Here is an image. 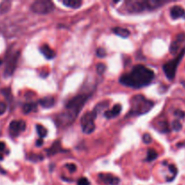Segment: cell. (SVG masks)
Returning <instances> with one entry per match:
<instances>
[{
  "label": "cell",
  "instance_id": "cell-1",
  "mask_svg": "<svg viewBox=\"0 0 185 185\" xmlns=\"http://www.w3.org/2000/svg\"><path fill=\"white\" fill-rule=\"evenodd\" d=\"M154 79V73L152 69L142 64H138L134 66L130 72L123 74L119 78V82L129 88L141 89L150 84Z\"/></svg>",
  "mask_w": 185,
  "mask_h": 185
},
{
  "label": "cell",
  "instance_id": "cell-2",
  "mask_svg": "<svg viewBox=\"0 0 185 185\" xmlns=\"http://www.w3.org/2000/svg\"><path fill=\"white\" fill-rule=\"evenodd\" d=\"M91 94H80L69 100L65 105V109L57 116L58 125L62 126H67L74 122L77 116L81 111L82 108L90 98Z\"/></svg>",
  "mask_w": 185,
  "mask_h": 185
},
{
  "label": "cell",
  "instance_id": "cell-3",
  "mask_svg": "<svg viewBox=\"0 0 185 185\" xmlns=\"http://www.w3.org/2000/svg\"><path fill=\"white\" fill-rule=\"evenodd\" d=\"M165 3L162 0H129L125 3V9L131 14L142 13L161 8Z\"/></svg>",
  "mask_w": 185,
  "mask_h": 185
},
{
  "label": "cell",
  "instance_id": "cell-4",
  "mask_svg": "<svg viewBox=\"0 0 185 185\" xmlns=\"http://www.w3.org/2000/svg\"><path fill=\"white\" fill-rule=\"evenodd\" d=\"M154 106V101L147 100L143 95H136L130 100V110L127 116H141L146 114Z\"/></svg>",
  "mask_w": 185,
  "mask_h": 185
},
{
  "label": "cell",
  "instance_id": "cell-5",
  "mask_svg": "<svg viewBox=\"0 0 185 185\" xmlns=\"http://www.w3.org/2000/svg\"><path fill=\"white\" fill-rule=\"evenodd\" d=\"M185 54V46L180 51V54H178L177 57L171 60L169 62H165L162 65V69L163 72L165 74V76L167 77L168 80H173V79L175 78V74H176V70H177L178 65L181 62L182 57L184 56Z\"/></svg>",
  "mask_w": 185,
  "mask_h": 185
},
{
  "label": "cell",
  "instance_id": "cell-6",
  "mask_svg": "<svg viewBox=\"0 0 185 185\" xmlns=\"http://www.w3.org/2000/svg\"><path fill=\"white\" fill-rule=\"evenodd\" d=\"M98 113L93 109L91 111L86 112L80 118V126L84 134L90 135L95 130V119L97 118Z\"/></svg>",
  "mask_w": 185,
  "mask_h": 185
},
{
  "label": "cell",
  "instance_id": "cell-7",
  "mask_svg": "<svg viewBox=\"0 0 185 185\" xmlns=\"http://www.w3.org/2000/svg\"><path fill=\"white\" fill-rule=\"evenodd\" d=\"M54 4L50 0H37L31 6V10L39 15H47L54 10Z\"/></svg>",
  "mask_w": 185,
  "mask_h": 185
},
{
  "label": "cell",
  "instance_id": "cell-8",
  "mask_svg": "<svg viewBox=\"0 0 185 185\" xmlns=\"http://www.w3.org/2000/svg\"><path fill=\"white\" fill-rule=\"evenodd\" d=\"M19 56H20V52L16 51L8 58L7 66H6V69H5V76L6 77H9L14 73V71L16 68V65H17Z\"/></svg>",
  "mask_w": 185,
  "mask_h": 185
},
{
  "label": "cell",
  "instance_id": "cell-9",
  "mask_svg": "<svg viewBox=\"0 0 185 185\" xmlns=\"http://www.w3.org/2000/svg\"><path fill=\"white\" fill-rule=\"evenodd\" d=\"M26 125L23 120H13L9 125V134L12 137L18 136L21 132L25 130Z\"/></svg>",
  "mask_w": 185,
  "mask_h": 185
},
{
  "label": "cell",
  "instance_id": "cell-10",
  "mask_svg": "<svg viewBox=\"0 0 185 185\" xmlns=\"http://www.w3.org/2000/svg\"><path fill=\"white\" fill-rule=\"evenodd\" d=\"M99 179L100 182L107 185H118L120 183V179L111 173L101 172L99 174Z\"/></svg>",
  "mask_w": 185,
  "mask_h": 185
},
{
  "label": "cell",
  "instance_id": "cell-11",
  "mask_svg": "<svg viewBox=\"0 0 185 185\" xmlns=\"http://www.w3.org/2000/svg\"><path fill=\"white\" fill-rule=\"evenodd\" d=\"M184 42L185 33H179L177 36H176V38L172 42V44H171V45H170V53L172 54H173V55L177 54L178 52H179V50H180L181 45H182Z\"/></svg>",
  "mask_w": 185,
  "mask_h": 185
},
{
  "label": "cell",
  "instance_id": "cell-12",
  "mask_svg": "<svg viewBox=\"0 0 185 185\" xmlns=\"http://www.w3.org/2000/svg\"><path fill=\"white\" fill-rule=\"evenodd\" d=\"M170 15L172 19H178V18H185V10L180 6H174L171 8Z\"/></svg>",
  "mask_w": 185,
  "mask_h": 185
},
{
  "label": "cell",
  "instance_id": "cell-13",
  "mask_svg": "<svg viewBox=\"0 0 185 185\" xmlns=\"http://www.w3.org/2000/svg\"><path fill=\"white\" fill-rule=\"evenodd\" d=\"M121 110H122L121 105H120V104H116V105L112 108V109L107 110V111L104 112V116H105L106 118H108V119H111V118H113V117H115V116H118V115L120 114Z\"/></svg>",
  "mask_w": 185,
  "mask_h": 185
},
{
  "label": "cell",
  "instance_id": "cell-14",
  "mask_svg": "<svg viewBox=\"0 0 185 185\" xmlns=\"http://www.w3.org/2000/svg\"><path fill=\"white\" fill-rule=\"evenodd\" d=\"M63 152H65V150L62 148L60 141L54 142V145H53L52 146L50 147V148H48V149H46V153L49 156L54 155V154H58V153H63Z\"/></svg>",
  "mask_w": 185,
  "mask_h": 185
},
{
  "label": "cell",
  "instance_id": "cell-15",
  "mask_svg": "<svg viewBox=\"0 0 185 185\" xmlns=\"http://www.w3.org/2000/svg\"><path fill=\"white\" fill-rule=\"evenodd\" d=\"M40 52L42 53V54L46 58L47 60L54 59L55 55H56L54 50L52 48H50L47 44H44L43 46L40 47Z\"/></svg>",
  "mask_w": 185,
  "mask_h": 185
},
{
  "label": "cell",
  "instance_id": "cell-16",
  "mask_svg": "<svg viewBox=\"0 0 185 185\" xmlns=\"http://www.w3.org/2000/svg\"><path fill=\"white\" fill-rule=\"evenodd\" d=\"M39 104L44 108H50L54 107L55 104V100L54 97L48 96V97H44L43 99H41L39 100Z\"/></svg>",
  "mask_w": 185,
  "mask_h": 185
},
{
  "label": "cell",
  "instance_id": "cell-17",
  "mask_svg": "<svg viewBox=\"0 0 185 185\" xmlns=\"http://www.w3.org/2000/svg\"><path fill=\"white\" fill-rule=\"evenodd\" d=\"M112 31L114 33H116V35L123 37V38H127L130 35V31L126 28H122V27H115L112 29Z\"/></svg>",
  "mask_w": 185,
  "mask_h": 185
},
{
  "label": "cell",
  "instance_id": "cell-18",
  "mask_svg": "<svg viewBox=\"0 0 185 185\" xmlns=\"http://www.w3.org/2000/svg\"><path fill=\"white\" fill-rule=\"evenodd\" d=\"M63 5L68 7V8H79L81 5H82V1L80 0H64L63 2Z\"/></svg>",
  "mask_w": 185,
  "mask_h": 185
},
{
  "label": "cell",
  "instance_id": "cell-19",
  "mask_svg": "<svg viewBox=\"0 0 185 185\" xmlns=\"http://www.w3.org/2000/svg\"><path fill=\"white\" fill-rule=\"evenodd\" d=\"M37 108V105L33 102H29V103H25L23 106V112L24 114H29L33 111H35Z\"/></svg>",
  "mask_w": 185,
  "mask_h": 185
},
{
  "label": "cell",
  "instance_id": "cell-20",
  "mask_svg": "<svg viewBox=\"0 0 185 185\" xmlns=\"http://www.w3.org/2000/svg\"><path fill=\"white\" fill-rule=\"evenodd\" d=\"M157 157H158V154L155 152V150H154V149H148L146 158V162H153Z\"/></svg>",
  "mask_w": 185,
  "mask_h": 185
},
{
  "label": "cell",
  "instance_id": "cell-21",
  "mask_svg": "<svg viewBox=\"0 0 185 185\" xmlns=\"http://www.w3.org/2000/svg\"><path fill=\"white\" fill-rule=\"evenodd\" d=\"M35 128H36V131H37V134H38V136H40V138L43 139L46 136L47 129L44 127V126H43L42 125H39V124H37V125L35 126Z\"/></svg>",
  "mask_w": 185,
  "mask_h": 185
},
{
  "label": "cell",
  "instance_id": "cell-22",
  "mask_svg": "<svg viewBox=\"0 0 185 185\" xmlns=\"http://www.w3.org/2000/svg\"><path fill=\"white\" fill-rule=\"evenodd\" d=\"M108 105H109V103H108V101H102L100 103H99L95 108H94V110L97 112V113H100V112H102L103 110H106L107 111V109L108 108Z\"/></svg>",
  "mask_w": 185,
  "mask_h": 185
},
{
  "label": "cell",
  "instance_id": "cell-23",
  "mask_svg": "<svg viewBox=\"0 0 185 185\" xmlns=\"http://www.w3.org/2000/svg\"><path fill=\"white\" fill-rule=\"evenodd\" d=\"M10 6H11V2H9V1L2 2L0 4V13L4 14V13L8 12V10L10 9Z\"/></svg>",
  "mask_w": 185,
  "mask_h": 185
},
{
  "label": "cell",
  "instance_id": "cell-24",
  "mask_svg": "<svg viewBox=\"0 0 185 185\" xmlns=\"http://www.w3.org/2000/svg\"><path fill=\"white\" fill-rule=\"evenodd\" d=\"M27 158H28V160H30L32 162H39V161L44 160V156L41 154H30L29 155H27Z\"/></svg>",
  "mask_w": 185,
  "mask_h": 185
},
{
  "label": "cell",
  "instance_id": "cell-25",
  "mask_svg": "<svg viewBox=\"0 0 185 185\" xmlns=\"http://www.w3.org/2000/svg\"><path fill=\"white\" fill-rule=\"evenodd\" d=\"M158 128L160 129L159 131L162 132H169V126H168V123L166 121H163V122H158Z\"/></svg>",
  "mask_w": 185,
  "mask_h": 185
},
{
  "label": "cell",
  "instance_id": "cell-26",
  "mask_svg": "<svg viewBox=\"0 0 185 185\" xmlns=\"http://www.w3.org/2000/svg\"><path fill=\"white\" fill-rule=\"evenodd\" d=\"M172 129L174 130V131H180L182 128V125L180 123V121L179 120H174L172 124Z\"/></svg>",
  "mask_w": 185,
  "mask_h": 185
},
{
  "label": "cell",
  "instance_id": "cell-27",
  "mask_svg": "<svg viewBox=\"0 0 185 185\" xmlns=\"http://www.w3.org/2000/svg\"><path fill=\"white\" fill-rule=\"evenodd\" d=\"M106 65L104 64V63H99L98 65H97V72L99 73V74H103L104 73V71L106 70Z\"/></svg>",
  "mask_w": 185,
  "mask_h": 185
},
{
  "label": "cell",
  "instance_id": "cell-28",
  "mask_svg": "<svg viewBox=\"0 0 185 185\" xmlns=\"http://www.w3.org/2000/svg\"><path fill=\"white\" fill-rule=\"evenodd\" d=\"M77 185H90V182L86 177H81L78 180Z\"/></svg>",
  "mask_w": 185,
  "mask_h": 185
},
{
  "label": "cell",
  "instance_id": "cell-29",
  "mask_svg": "<svg viewBox=\"0 0 185 185\" xmlns=\"http://www.w3.org/2000/svg\"><path fill=\"white\" fill-rule=\"evenodd\" d=\"M143 141H144V143L145 144H150L151 142H152V136H150V134H148V133H146V134H144L143 135Z\"/></svg>",
  "mask_w": 185,
  "mask_h": 185
},
{
  "label": "cell",
  "instance_id": "cell-30",
  "mask_svg": "<svg viewBox=\"0 0 185 185\" xmlns=\"http://www.w3.org/2000/svg\"><path fill=\"white\" fill-rule=\"evenodd\" d=\"M106 55H107V53H106L105 49H103V48H99V49L97 50V56H98V57L103 58V57H105Z\"/></svg>",
  "mask_w": 185,
  "mask_h": 185
},
{
  "label": "cell",
  "instance_id": "cell-31",
  "mask_svg": "<svg viewBox=\"0 0 185 185\" xmlns=\"http://www.w3.org/2000/svg\"><path fill=\"white\" fill-rule=\"evenodd\" d=\"M65 167L68 168L70 172H76V170H77V166H76L74 163H66V164H65Z\"/></svg>",
  "mask_w": 185,
  "mask_h": 185
},
{
  "label": "cell",
  "instance_id": "cell-32",
  "mask_svg": "<svg viewBox=\"0 0 185 185\" xmlns=\"http://www.w3.org/2000/svg\"><path fill=\"white\" fill-rule=\"evenodd\" d=\"M7 104L4 102V101H1L0 102V115H3L5 112H6V110H7Z\"/></svg>",
  "mask_w": 185,
  "mask_h": 185
},
{
  "label": "cell",
  "instance_id": "cell-33",
  "mask_svg": "<svg viewBox=\"0 0 185 185\" xmlns=\"http://www.w3.org/2000/svg\"><path fill=\"white\" fill-rule=\"evenodd\" d=\"M169 170L170 172H172V177L175 178V176L177 175V168L174 166V165H172V164H171V165H169Z\"/></svg>",
  "mask_w": 185,
  "mask_h": 185
},
{
  "label": "cell",
  "instance_id": "cell-34",
  "mask_svg": "<svg viewBox=\"0 0 185 185\" xmlns=\"http://www.w3.org/2000/svg\"><path fill=\"white\" fill-rule=\"evenodd\" d=\"M174 116H177V117H180V118H183L185 116V113L183 111H182V110L177 109V110L174 111Z\"/></svg>",
  "mask_w": 185,
  "mask_h": 185
},
{
  "label": "cell",
  "instance_id": "cell-35",
  "mask_svg": "<svg viewBox=\"0 0 185 185\" xmlns=\"http://www.w3.org/2000/svg\"><path fill=\"white\" fill-rule=\"evenodd\" d=\"M35 144H36V146H42L44 145V140L41 138L38 139V140H36V143H35Z\"/></svg>",
  "mask_w": 185,
  "mask_h": 185
},
{
  "label": "cell",
  "instance_id": "cell-36",
  "mask_svg": "<svg viewBox=\"0 0 185 185\" xmlns=\"http://www.w3.org/2000/svg\"><path fill=\"white\" fill-rule=\"evenodd\" d=\"M6 149V145L4 142H0V153H2Z\"/></svg>",
  "mask_w": 185,
  "mask_h": 185
},
{
  "label": "cell",
  "instance_id": "cell-37",
  "mask_svg": "<svg viewBox=\"0 0 185 185\" xmlns=\"http://www.w3.org/2000/svg\"><path fill=\"white\" fill-rule=\"evenodd\" d=\"M1 160H3V154H0V161Z\"/></svg>",
  "mask_w": 185,
  "mask_h": 185
},
{
  "label": "cell",
  "instance_id": "cell-38",
  "mask_svg": "<svg viewBox=\"0 0 185 185\" xmlns=\"http://www.w3.org/2000/svg\"><path fill=\"white\" fill-rule=\"evenodd\" d=\"M2 62H3V61H2V60H1V59H0V65H1V64H2Z\"/></svg>",
  "mask_w": 185,
  "mask_h": 185
},
{
  "label": "cell",
  "instance_id": "cell-39",
  "mask_svg": "<svg viewBox=\"0 0 185 185\" xmlns=\"http://www.w3.org/2000/svg\"><path fill=\"white\" fill-rule=\"evenodd\" d=\"M182 85L185 87V81H182Z\"/></svg>",
  "mask_w": 185,
  "mask_h": 185
}]
</instances>
